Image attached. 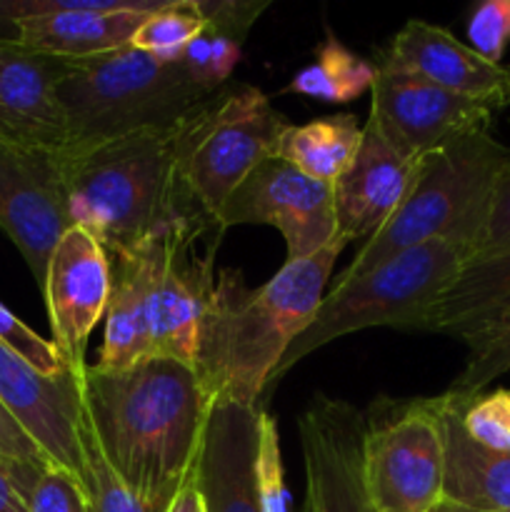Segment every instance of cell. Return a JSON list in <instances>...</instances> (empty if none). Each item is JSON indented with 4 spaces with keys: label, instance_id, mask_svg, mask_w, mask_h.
Segmentation results:
<instances>
[{
    "label": "cell",
    "instance_id": "6da1fadb",
    "mask_svg": "<svg viewBox=\"0 0 510 512\" xmlns=\"http://www.w3.org/2000/svg\"><path fill=\"white\" fill-rule=\"evenodd\" d=\"M265 98L253 85L228 83L175 123L63 153L75 228L108 255L180 230L223 235L188 193L183 165L210 130Z\"/></svg>",
    "mask_w": 510,
    "mask_h": 512
},
{
    "label": "cell",
    "instance_id": "7a4b0ae2",
    "mask_svg": "<svg viewBox=\"0 0 510 512\" xmlns=\"http://www.w3.org/2000/svg\"><path fill=\"white\" fill-rule=\"evenodd\" d=\"M83 408L100 455L155 512L195 478L213 400L193 365L148 358L125 370L85 365Z\"/></svg>",
    "mask_w": 510,
    "mask_h": 512
},
{
    "label": "cell",
    "instance_id": "3957f363",
    "mask_svg": "<svg viewBox=\"0 0 510 512\" xmlns=\"http://www.w3.org/2000/svg\"><path fill=\"white\" fill-rule=\"evenodd\" d=\"M343 248L338 238L310 258L285 260L260 288H248L240 270H220L193 363L213 405L260 408L275 368L318 313Z\"/></svg>",
    "mask_w": 510,
    "mask_h": 512
},
{
    "label": "cell",
    "instance_id": "277c9868",
    "mask_svg": "<svg viewBox=\"0 0 510 512\" xmlns=\"http://www.w3.org/2000/svg\"><path fill=\"white\" fill-rule=\"evenodd\" d=\"M508 160L510 148L498 143L490 128L460 135L423 155L403 203L373 238L365 240L353 263L330 280L333 288L353 283L393 255L433 240L463 245L473 258L495 178Z\"/></svg>",
    "mask_w": 510,
    "mask_h": 512
},
{
    "label": "cell",
    "instance_id": "5b68a950",
    "mask_svg": "<svg viewBox=\"0 0 510 512\" xmlns=\"http://www.w3.org/2000/svg\"><path fill=\"white\" fill-rule=\"evenodd\" d=\"M218 90L200 85L178 58H160L133 45L100 58L78 60L58 85V100L68 123L65 153L163 128Z\"/></svg>",
    "mask_w": 510,
    "mask_h": 512
},
{
    "label": "cell",
    "instance_id": "8992f818",
    "mask_svg": "<svg viewBox=\"0 0 510 512\" xmlns=\"http://www.w3.org/2000/svg\"><path fill=\"white\" fill-rule=\"evenodd\" d=\"M468 260L470 253L463 245L433 240L393 255L353 283L330 288L308 328L293 340L275 368L268 388L300 360L343 335L383 325L418 330L430 305L445 293Z\"/></svg>",
    "mask_w": 510,
    "mask_h": 512
},
{
    "label": "cell",
    "instance_id": "52a82bcc",
    "mask_svg": "<svg viewBox=\"0 0 510 512\" xmlns=\"http://www.w3.org/2000/svg\"><path fill=\"white\" fill-rule=\"evenodd\" d=\"M365 485L375 512H430L443 500L438 398L378 400L365 413Z\"/></svg>",
    "mask_w": 510,
    "mask_h": 512
},
{
    "label": "cell",
    "instance_id": "ba28073f",
    "mask_svg": "<svg viewBox=\"0 0 510 512\" xmlns=\"http://www.w3.org/2000/svg\"><path fill=\"white\" fill-rule=\"evenodd\" d=\"M218 233L160 235L138 245L148 278L150 358L195 363L205 313L215 290V250L198 253V240Z\"/></svg>",
    "mask_w": 510,
    "mask_h": 512
},
{
    "label": "cell",
    "instance_id": "9c48e42d",
    "mask_svg": "<svg viewBox=\"0 0 510 512\" xmlns=\"http://www.w3.org/2000/svg\"><path fill=\"white\" fill-rule=\"evenodd\" d=\"M218 228L270 225L285 240L288 260H303L338 240L333 185L308 178L280 158H265L218 213Z\"/></svg>",
    "mask_w": 510,
    "mask_h": 512
},
{
    "label": "cell",
    "instance_id": "30bf717a",
    "mask_svg": "<svg viewBox=\"0 0 510 512\" xmlns=\"http://www.w3.org/2000/svg\"><path fill=\"white\" fill-rule=\"evenodd\" d=\"M0 228L43 290L55 245L75 228L63 153L0 143Z\"/></svg>",
    "mask_w": 510,
    "mask_h": 512
},
{
    "label": "cell",
    "instance_id": "8fae6325",
    "mask_svg": "<svg viewBox=\"0 0 510 512\" xmlns=\"http://www.w3.org/2000/svg\"><path fill=\"white\" fill-rule=\"evenodd\" d=\"M80 375L70 370L60 378H45L0 343V403L35 440L48 463L78 480L90 495L88 418Z\"/></svg>",
    "mask_w": 510,
    "mask_h": 512
},
{
    "label": "cell",
    "instance_id": "7c38bea8",
    "mask_svg": "<svg viewBox=\"0 0 510 512\" xmlns=\"http://www.w3.org/2000/svg\"><path fill=\"white\" fill-rule=\"evenodd\" d=\"M370 95L368 123L410 160H420L460 135L490 128L495 113L480 100L378 63Z\"/></svg>",
    "mask_w": 510,
    "mask_h": 512
},
{
    "label": "cell",
    "instance_id": "4fadbf2b",
    "mask_svg": "<svg viewBox=\"0 0 510 512\" xmlns=\"http://www.w3.org/2000/svg\"><path fill=\"white\" fill-rule=\"evenodd\" d=\"M315 512H375L365 485V413L318 393L298 418Z\"/></svg>",
    "mask_w": 510,
    "mask_h": 512
},
{
    "label": "cell",
    "instance_id": "5bb4252c",
    "mask_svg": "<svg viewBox=\"0 0 510 512\" xmlns=\"http://www.w3.org/2000/svg\"><path fill=\"white\" fill-rule=\"evenodd\" d=\"M43 298L53 345L75 373H83L85 345L95 325L105 318L110 300V258L83 228H70L55 245Z\"/></svg>",
    "mask_w": 510,
    "mask_h": 512
},
{
    "label": "cell",
    "instance_id": "9a60e30c",
    "mask_svg": "<svg viewBox=\"0 0 510 512\" xmlns=\"http://www.w3.org/2000/svg\"><path fill=\"white\" fill-rule=\"evenodd\" d=\"M288 125V118L265 98L253 108L223 120L190 153L183 165V180L188 193L213 223L235 188L265 158H273Z\"/></svg>",
    "mask_w": 510,
    "mask_h": 512
},
{
    "label": "cell",
    "instance_id": "2e32d148",
    "mask_svg": "<svg viewBox=\"0 0 510 512\" xmlns=\"http://www.w3.org/2000/svg\"><path fill=\"white\" fill-rule=\"evenodd\" d=\"M75 63L0 38V143L55 153L68 150L58 85Z\"/></svg>",
    "mask_w": 510,
    "mask_h": 512
},
{
    "label": "cell",
    "instance_id": "e0dca14e",
    "mask_svg": "<svg viewBox=\"0 0 510 512\" xmlns=\"http://www.w3.org/2000/svg\"><path fill=\"white\" fill-rule=\"evenodd\" d=\"M375 63L480 100L493 110L510 105L505 65L488 63L453 33L425 20H408Z\"/></svg>",
    "mask_w": 510,
    "mask_h": 512
},
{
    "label": "cell",
    "instance_id": "ac0fdd59",
    "mask_svg": "<svg viewBox=\"0 0 510 512\" xmlns=\"http://www.w3.org/2000/svg\"><path fill=\"white\" fill-rule=\"evenodd\" d=\"M415 170L418 160L405 158L373 123H365L358 155L333 185L338 238L345 245L373 238L408 195Z\"/></svg>",
    "mask_w": 510,
    "mask_h": 512
},
{
    "label": "cell",
    "instance_id": "d6986e66",
    "mask_svg": "<svg viewBox=\"0 0 510 512\" xmlns=\"http://www.w3.org/2000/svg\"><path fill=\"white\" fill-rule=\"evenodd\" d=\"M258 410L235 403L213 405L195 470L205 512H260L253 475Z\"/></svg>",
    "mask_w": 510,
    "mask_h": 512
},
{
    "label": "cell",
    "instance_id": "ffe728a7",
    "mask_svg": "<svg viewBox=\"0 0 510 512\" xmlns=\"http://www.w3.org/2000/svg\"><path fill=\"white\" fill-rule=\"evenodd\" d=\"M510 323V250L473 258L428 308L418 330L463 343Z\"/></svg>",
    "mask_w": 510,
    "mask_h": 512
},
{
    "label": "cell",
    "instance_id": "44dd1931",
    "mask_svg": "<svg viewBox=\"0 0 510 512\" xmlns=\"http://www.w3.org/2000/svg\"><path fill=\"white\" fill-rule=\"evenodd\" d=\"M463 400L438 395L443 428V498L483 512H510V453L475 443L463 425Z\"/></svg>",
    "mask_w": 510,
    "mask_h": 512
},
{
    "label": "cell",
    "instance_id": "7402d4cb",
    "mask_svg": "<svg viewBox=\"0 0 510 512\" xmlns=\"http://www.w3.org/2000/svg\"><path fill=\"white\" fill-rule=\"evenodd\" d=\"M110 300L105 310V335L95 368L125 370L150 358L148 278L140 250L108 255Z\"/></svg>",
    "mask_w": 510,
    "mask_h": 512
},
{
    "label": "cell",
    "instance_id": "603a6c76",
    "mask_svg": "<svg viewBox=\"0 0 510 512\" xmlns=\"http://www.w3.org/2000/svg\"><path fill=\"white\" fill-rule=\"evenodd\" d=\"M268 5V0H205L208 23L175 58L200 85L223 88L230 83L250 28Z\"/></svg>",
    "mask_w": 510,
    "mask_h": 512
},
{
    "label": "cell",
    "instance_id": "cb8c5ba5",
    "mask_svg": "<svg viewBox=\"0 0 510 512\" xmlns=\"http://www.w3.org/2000/svg\"><path fill=\"white\" fill-rule=\"evenodd\" d=\"M360 143L363 128L355 123V115H328L305 125H288L280 135L275 158L290 163L308 178L335 185L358 155Z\"/></svg>",
    "mask_w": 510,
    "mask_h": 512
},
{
    "label": "cell",
    "instance_id": "d4e9b609",
    "mask_svg": "<svg viewBox=\"0 0 510 512\" xmlns=\"http://www.w3.org/2000/svg\"><path fill=\"white\" fill-rule=\"evenodd\" d=\"M373 80L375 63L350 53L335 38H328L318 48L315 63L300 70L285 93L308 95L323 103H350L373 88Z\"/></svg>",
    "mask_w": 510,
    "mask_h": 512
},
{
    "label": "cell",
    "instance_id": "484cf974",
    "mask_svg": "<svg viewBox=\"0 0 510 512\" xmlns=\"http://www.w3.org/2000/svg\"><path fill=\"white\" fill-rule=\"evenodd\" d=\"M25 512H93L90 495L75 478L48 463L5 460Z\"/></svg>",
    "mask_w": 510,
    "mask_h": 512
},
{
    "label": "cell",
    "instance_id": "4316f807",
    "mask_svg": "<svg viewBox=\"0 0 510 512\" xmlns=\"http://www.w3.org/2000/svg\"><path fill=\"white\" fill-rule=\"evenodd\" d=\"M208 23L205 0H163L135 30L133 45L143 53L175 58Z\"/></svg>",
    "mask_w": 510,
    "mask_h": 512
},
{
    "label": "cell",
    "instance_id": "83f0119b",
    "mask_svg": "<svg viewBox=\"0 0 510 512\" xmlns=\"http://www.w3.org/2000/svg\"><path fill=\"white\" fill-rule=\"evenodd\" d=\"M253 475L260 512H293V508H290L288 485H285L283 455H280L278 420L265 413L263 408L258 410V438H255Z\"/></svg>",
    "mask_w": 510,
    "mask_h": 512
},
{
    "label": "cell",
    "instance_id": "f1b7e54d",
    "mask_svg": "<svg viewBox=\"0 0 510 512\" xmlns=\"http://www.w3.org/2000/svg\"><path fill=\"white\" fill-rule=\"evenodd\" d=\"M465 345H468V360L448 393L458 395V398H475L483 393L485 385L510 370V323L493 333L468 340Z\"/></svg>",
    "mask_w": 510,
    "mask_h": 512
},
{
    "label": "cell",
    "instance_id": "f546056e",
    "mask_svg": "<svg viewBox=\"0 0 510 512\" xmlns=\"http://www.w3.org/2000/svg\"><path fill=\"white\" fill-rule=\"evenodd\" d=\"M463 425L475 443L510 453V393L495 390L463 400Z\"/></svg>",
    "mask_w": 510,
    "mask_h": 512
},
{
    "label": "cell",
    "instance_id": "4dcf8cb0",
    "mask_svg": "<svg viewBox=\"0 0 510 512\" xmlns=\"http://www.w3.org/2000/svg\"><path fill=\"white\" fill-rule=\"evenodd\" d=\"M0 343L8 350H13L18 358H23L25 363L33 365L40 375L45 378H60V375L70 373V365L65 363V358L60 355V350L55 348L53 340L40 338L35 330H30L28 325L20 318H15L3 303H0Z\"/></svg>",
    "mask_w": 510,
    "mask_h": 512
},
{
    "label": "cell",
    "instance_id": "1f68e13d",
    "mask_svg": "<svg viewBox=\"0 0 510 512\" xmlns=\"http://www.w3.org/2000/svg\"><path fill=\"white\" fill-rule=\"evenodd\" d=\"M85 453H88L90 505H93V512H155L138 495L130 493L123 480L110 470V465L105 463L98 445H95L93 435H90V428L85 433Z\"/></svg>",
    "mask_w": 510,
    "mask_h": 512
},
{
    "label": "cell",
    "instance_id": "d6a6232c",
    "mask_svg": "<svg viewBox=\"0 0 510 512\" xmlns=\"http://www.w3.org/2000/svg\"><path fill=\"white\" fill-rule=\"evenodd\" d=\"M470 48L493 65H503L510 43V0H485L468 23Z\"/></svg>",
    "mask_w": 510,
    "mask_h": 512
},
{
    "label": "cell",
    "instance_id": "836d02e7",
    "mask_svg": "<svg viewBox=\"0 0 510 512\" xmlns=\"http://www.w3.org/2000/svg\"><path fill=\"white\" fill-rule=\"evenodd\" d=\"M508 250H510V160L500 168L498 178H495L493 195H490L488 218H485L483 233H480L478 245H475L473 258L508 253Z\"/></svg>",
    "mask_w": 510,
    "mask_h": 512
},
{
    "label": "cell",
    "instance_id": "e575fe53",
    "mask_svg": "<svg viewBox=\"0 0 510 512\" xmlns=\"http://www.w3.org/2000/svg\"><path fill=\"white\" fill-rule=\"evenodd\" d=\"M0 458L23 460V463H48L43 450L20 428L18 420L5 410L3 403H0Z\"/></svg>",
    "mask_w": 510,
    "mask_h": 512
},
{
    "label": "cell",
    "instance_id": "d590c367",
    "mask_svg": "<svg viewBox=\"0 0 510 512\" xmlns=\"http://www.w3.org/2000/svg\"><path fill=\"white\" fill-rule=\"evenodd\" d=\"M5 460L8 458H0V512H25L23 500H20L18 490L13 488V480L5 468Z\"/></svg>",
    "mask_w": 510,
    "mask_h": 512
},
{
    "label": "cell",
    "instance_id": "8d00e7d4",
    "mask_svg": "<svg viewBox=\"0 0 510 512\" xmlns=\"http://www.w3.org/2000/svg\"><path fill=\"white\" fill-rule=\"evenodd\" d=\"M165 512H205L203 498H200V490L198 485H195V478L190 480L178 495H175V500L168 505V510Z\"/></svg>",
    "mask_w": 510,
    "mask_h": 512
},
{
    "label": "cell",
    "instance_id": "74e56055",
    "mask_svg": "<svg viewBox=\"0 0 510 512\" xmlns=\"http://www.w3.org/2000/svg\"><path fill=\"white\" fill-rule=\"evenodd\" d=\"M430 512H483V510L468 508V505H460V503H453V500H445L443 498Z\"/></svg>",
    "mask_w": 510,
    "mask_h": 512
},
{
    "label": "cell",
    "instance_id": "f35d334b",
    "mask_svg": "<svg viewBox=\"0 0 510 512\" xmlns=\"http://www.w3.org/2000/svg\"><path fill=\"white\" fill-rule=\"evenodd\" d=\"M300 512H315V508H313V503H310V498L308 495H305V503H303V510Z\"/></svg>",
    "mask_w": 510,
    "mask_h": 512
},
{
    "label": "cell",
    "instance_id": "ab89813d",
    "mask_svg": "<svg viewBox=\"0 0 510 512\" xmlns=\"http://www.w3.org/2000/svg\"><path fill=\"white\" fill-rule=\"evenodd\" d=\"M505 80H508V93H510V65H505Z\"/></svg>",
    "mask_w": 510,
    "mask_h": 512
},
{
    "label": "cell",
    "instance_id": "60d3db41",
    "mask_svg": "<svg viewBox=\"0 0 510 512\" xmlns=\"http://www.w3.org/2000/svg\"><path fill=\"white\" fill-rule=\"evenodd\" d=\"M508 393H510V390H508Z\"/></svg>",
    "mask_w": 510,
    "mask_h": 512
}]
</instances>
